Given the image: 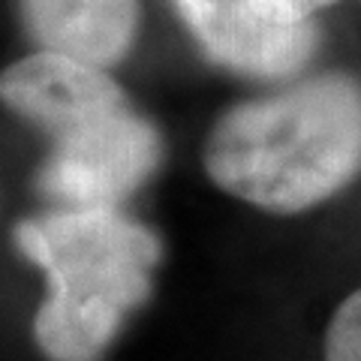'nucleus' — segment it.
Listing matches in <instances>:
<instances>
[{"label": "nucleus", "instance_id": "f03ea898", "mask_svg": "<svg viewBox=\"0 0 361 361\" xmlns=\"http://www.w3.org/2000/svg\"><path fill=\"white\" fill-rule=\"evenodd\" d=\"M16 244L49 292L33 337L51 361H94L151 295L160 238L118 208H58L16 226Z\"/></svg>", "mask_w": 361, "mask_h": 361}, {"label": "nucleus", "instance_id": "39448f33", "mask_svg": "<svg viewBox=\"0 0 361 361\" xmlns=\"http://www.w3.org/2000/svg\"><path fill=\"white\" fill-rule=\"evenodd\" d=\"M0 103L51 139L130 106L106 66L51 49L25 54L0 73Z\"/></svg>", "mask_w": 361, "mask_h": 361}, {"label": "nucleus", "instance_id": "0eeeda50", "mask_svg": "<svg viewBox=\"0 0 361 361\" xmlns=\"http://www.w3.org/2000/svg\"><path fill=\"white\" fill-rule=\"evenodd\" d=\"M325 361H361V289L334 310L325 331Z\"/></svg>", "mask_w": 361, "mask_h": 361}, {"label": "nucleus", "instance_id": "20e7f679", "mask_svg": "<svg viewBox=\"0 0 361 361\" xmlns=\"http://www.w3.org/2000/svg\"><path fill=\"white\" fill-rule=\"evenodd\" d=\"M214 61L253 78L298 73L316 49L310 18H289L262 0H175Z\"/></svg>", "mask_w": 361, "mask_h": 361}, {"label": "nucleus", "instance_id": "f257e3e1", "mask_svg": "<svg viewBox=\"0 0 361 361\" xmlns=\"http://www.w3.org/2000/svg\"><path fill=\"white\" fill-rule=\"evenodd\" d=\"M202 163L223 193L253 208H316L361 172V85L329 73L235 106L211 127Z\"/></svg>", "mask_w": 361, "mask_h": 361}, {"label": "nucleus", "instance_id": "423d86ee", "mask_svg": "<svg viewBox=\"0 0 361 361\" xmlns=\"http://www.w3.org/2000/svg\"><path fill=\"white\" fill-rule=\"evenodd\" d=\"M21 18L39 49L109 70L133 49L139 0H21Z\"/></svg>", "mask_w": 361, "mask_h": 361}, {"label": "nucleus", "instance_id": "6e6552de", "mask_svg": "<svg viewBox=\"0 0 361 361\" xmlns=\"http://www.w3.org/2000/svg\"><path fill=\"white\" fill-rule=\"evenodd\" d=\"M262 4H268L271 9H277V13H283L289 18H313L319 9L334 6L341 0H262Z\"/></svg>", "mask_w": 361, "mask_h": 361}, {"label": "nucleus", "instance_id": "7ed1b4c3", "mask_svg": "<svg viewBox=\"0 0 361 361\" xmlns=\"http://www.w3.org/2000/svg\"><path fill=\"white\" fill-rule=\"evenodd\" d=\"M163 139L127 106L54 139L39 190L58 208H118L154 175Z\"/></svg>", "mask_w": 361, "mask_h": 361}]
</instances>
